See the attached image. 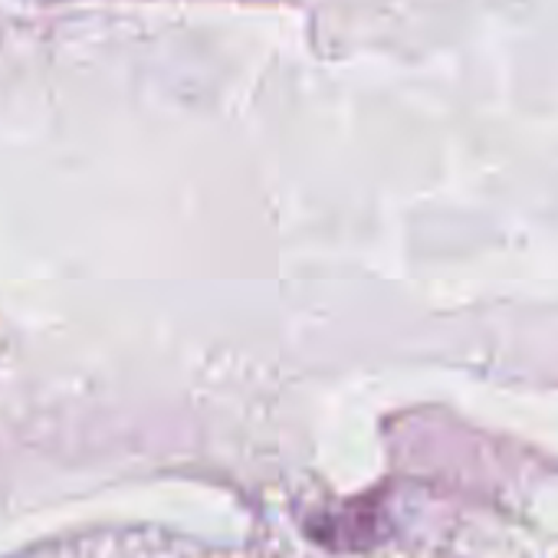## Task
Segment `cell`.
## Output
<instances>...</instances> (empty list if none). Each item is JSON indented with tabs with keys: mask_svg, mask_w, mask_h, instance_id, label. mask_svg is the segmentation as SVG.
Returning <instances> with one entry per match:
<instances>
[]
</instances>
